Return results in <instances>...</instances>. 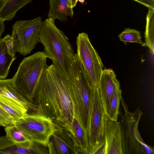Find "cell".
Returning <instances> with one entry per match:
<instances>
[{
  "label": "cell",
  "mask_w": 154,
  "mask_h": 154,
  "mask_svg": "<svg viewBox=\"0 0 154 154\" xmlns=\"http://www.w3.org/2000/svg\"><path fill=\"white\" fill-rule=\"evenodd\" d=\"M66 78L52 64L48 66L40 79L34 101L37 112L64 128L71 125L75 117Z\"/></svg>",
  "instance_id": "1"
},
{
  "label": "cell",
  "mask_w": 154,
  "mask_h": 154,
  "mask_svg": "<svg viewBox=\"0 0 154 154\" xmlns=\"http://www.w3.org/2000/svg\"><path fill=\"white\" fill-rule=\"evenodd\" d=\"M55 20L48 17L43 22L39 42L48 58L67 78L76 56L68 38L56 26Z\"/></svg>",
  "instance_id": "2"
},
{
  "label": "cell",
  "mask_w": 154,
  "mask_h": 154,
  "mask_svg": "<svg viewBox=\"0 0 154 154\" xmlns=\"http://www.w3.org/2000/svg\"><path fill=\"white\" fill-rule=\"evenodd\" d=\"M66 79L73 102L75 117L87 132L92 109L94 88L91 86L76 54Z\"/></svg>",
  "instance_id": "3"
},
{
  "label": "cell",
  "mask_w": 154,
  "mask_h": 154,
  "mask_svg": "<svg viewBox=\"0 0 154 154\" xmlns=\"http://www.w3.org/2000/svg\"><path fill=\"white\" fill-rule=\"evenodd\" d=\"M47 58L44 51H38L24 58L11 79L14 87L18 93L34 104L40 79L48 66Z\"/></svg>",
  "instance_id": "4"
},
{
  "label": "cell",
  "mask_w": 154,
  "mask_h": 154,
  "mask_svg": "<svg viewBox=\"0 0 154 154\" xmlns=\"http://www.w3.org/2000/svg\"><path fill=\"white\" fill-rule=\"evenodd\" d=\"M121 101L124 114L119 122L122 154H154L153 148L143 140L138 124L143 113L139 109L130 112L122 97Z\"/></svg>",
  "instance_id": "5"
},
{
  "label": "cell",
  "mask_w": 154,
  "mask_h": 154,
  "mask_svg": "<svg viewBox=\"0 0 154 154\" xmlns=\"http://www.w3.org/2000/svg\"><path fill=\"white\" fill-rule=\"evenodd\" d=\"M14 125L28 139L47 147L55 129L52 119L38 112H29L25 118L15 122Z\"/></svg>",
  "instance_id": "6"
},
{
  "label": "cell",
  "mask_w": 154,
  "mask_h": 154,
  "mask_svg": "<svg viewBox=\"0 0 154 154\" xmlns=\"http://www.w3.org/2000/svg\"><path fill=\"white\" fill-rule=\"evenodd\" d=\"M77 56L80 60L92 87H97L103 64L85 32L76 38Z\"/></svg>",
  "instance_id": "7"
},
{
  "label": "cell",
  "mask_w": 154,
  "mask_h": 154,
  "mask_svg": "<svg viewBox=\"0 0 154 154\" xmlns=\"http://www.w3.org/2000/svg\"><path fill=\"white\" fill-rule=\"evenodd\" d=\"M43 22L39 17L30 20L17 21L13 24L12 31L17 35L20 41L17 52L24 56L31 53L39 42Z\"/></svg>",
  "instance_id": "8"
},
{
  "label": "cell",
  "mask_w": 154,
  "mask_h": 154,
  "mask_svg": "<svg viewBox=\"0 0 154 154\" xmlns=\"http://www.w3.org/2000/svg\"><path fill=\"white\" fill-rule=\"evenodd\" d=\"M103 110L97 87L94 88V96L87 135L90 150L105 139L104 118Z\"/></svg>",
  "instance_id": "9"
},
{
  "label": "cell",
  "mask_w": 154,
  "mask_h": 154,
  "mask_svg": "<svg viewBox=\"0 0 154 154\" xmlns=\"http://www.w3.org/2000/svg\"><path fill=\"white\" fill-rule=\"evenodd\" d=\"M45 152L43 145L30 140L17 143L5 136L0 137V154H44Z\"/></svg>",
  "instance_id": "10"
},
{
  "label": "cell",
  "mask_w": 154,
  "mask_h": 154,
  "mask_svg": "<svg viewBox=\"0 0 154 154\" xmlns=\"http://www.w3.org/2000/svg\"><path fill=\"white\" fill-rule=\"evenodd\" d=\"M55 129L48 145L49 154H74V145L69 133L55 123Z\"/></svg>",
  "instance_id": "11"
},
{
  "label": "cell",
  "mask_w": 154,
  "mask_h": 154,
  "mask_svg": "<svg viewBox=\"0 0 154 154\" xmlns=\"http://www.w3.org/2000/svg\"><path fill=\"white\" fill-rule=\"evenodd\" d=\"M116 75L111 69L105 68L100 75L98 86L101 103L107 116L114 90V81Z\"/></svg>",
  "instance_id": "12"
},
{
  "label": "cell",
  "mask_w": 154,
  "mask_h": 154,
  "mask_svg": "<svg viewBox=\"0 0 154 154\" xmlns=\"http://www.w3.org/2000/svg\"><path fill=\"white\" fill-rule=\"evenodd\" d=\"M104 136L106 154H122L119 122L109 119L105 115Z\"/></svg>",
  "instance_id": "13"
},
{
  "label": "cell",
  "mask_w": 154,
  "mask_h": 154,
  "mask_svg": "<svg viewBox=\"0 0 154 154\" xmlns=\"http://www.w3.org/2000/svg\"><path fill=\"white\" fill-rule=\"evenodd\" d=\"M69 133L75 149L80 148L89 154V145L87 133L82 127L78 119L74 117L71 125L65 128Z\"/></svg>",
  "instance_id": "14"
},
{
  "label": "cell",
  "mask_w": 154,
  "mask_h": 154,
  "mask_svg": "<svg viewBox=\"0 0 154 154\" xmlns=\"http://www.w3.org/2000/svg\"><path fill=\"white\" fill-rule=\"evenodd\" d=\"M0 94L13 99L27 109L29 112H37L36 106L21 95L14 87L11 79H0Z\"/></svg>",
  "instance_id": "15"
},
{
  "label": "cell",
  "mask_w": 154,
  "mask_h": 154,
  "mask_svg": "<svg viewBox=\"0 0 154 154\" xmlns=\"http://www.w3.org/2000/svg\"><path fill=\"white\" fill-rule=\"evenodd\" d=\"M49 3L48 17L64 22L66 21L67 17H73V8L71 7L69 0H49Z\"/></svg>",
  "instance_id": "16"
},
{
  "label": "cell",
  "mask_w": 154,
  "mask_h": 154,
  "mask_svg": "<svg viewBox=\"0 0 154 154\" xmlns=\"http://www.w3.org/2000/svg\"><path fill=\"white\" fill-rule=\"evenodd\" d=\"M0 106L11 117L14 123L25 118L29 112L16 100L0 94Z\"/></svg>",
  "instance_id": "17"
},
{
  "label": "cell",
  "mask_w": 154,
  "mask_h": 154,
  "mask_svg": "<svg viewBox=\"0 0 154 154\" xmlns=\"http://www.w3.org/2000/svg\"><path fill=\"white\" fill-rule=\"evenodd\" d=\"M33 0H2L0 2V19L10 21L17 11Z\"/></svg>",
  "instance_id": "18"
},
{
  "label": "cell",
  "mask_w": 154,
  "mask_h": 154,
  "mask_svg": "<svg viewBox=\"0 0 154 154\" xmlns=\"http://www.w3.org/2000/svg\"><path fill=\"white\" fill-rule=\"evenodd\" d=\"M5 37L0 40V79H5L9 74L10 67L16 58L8 52Z\"/></svg>",
  "instance_id": "19"
},
{
  "label": "cell",
  "mask_w": 154,
  "mask_h": 154,
  "mask_svg": "<svg viewBox=\"0 0 154 154\" xmlns=\"http://www.w3.org/2000/svg\"><path fill=\"white\" fill-rule=\"evenodd\" d=\"M114 90L110 105L109 115L107 117L113 121H117L119 113V107L122 98V90L119 81L115 79Z\"/></svg>",
  "instance_id": "20"
},
{
  "label": "cell",
  "mask_w": 154,
  "mask_h": 154,
  "mask_svg": "<svg viewBox=\"0 0 154 154\" xmlns=\"http://www.w3.org/2000/svg\"><path fill=\"white\" fill-rule=\"evenodd\" d=\"M145 46L148 47L152 55L154 52V9H149L146 15L145 33Z\"/></svg>",
  "instance_id": "21"
},
{
  "label": "cell",
  "mask_w": 154,
  "mask_h": 154,
  "mask_svg": "<svg viewBox=\"0 0 154 154\" xmlns=\"http://www.w3.org/2000/svg\"><path fill=\"white\" fill-rule=\"evenodd\" d=\"M141 32L135 29L129 28H125L118 37L120 40L126 45L127 42L136 43L141 45L142 46H145V44L141 40Z\"/></svg>",
  "instance_id": "22"
},
{
  "label": "cell",
  "mask_w": 154,
  "mask_h": 154,
  "mask_svg": "<svg viewBox=\"0 0 154 154\" xmlns=\"http://www.w3.org/2000/svg\"><path fill=\"white\" fill-rule=\"evenodd\" d=\"M6 137L8 139L15 143H21L29 139L14 124L5 127Z\"/></svg>",
  "instance_id": "23"
},
{
  "label": "cell",
  "mask_w": 154,
  "mask_h": 154,
  "mask_svg": "<svg viewBox=\"0 0 154 154\" xmlns=\"http://www.w3.org/2000/svg\"><path fill=\"white\" fill-rule=\"evenodd\" d=\"M5 41L8 53L13 57H15L20 47V41L17 35L12 31L11 36L7 34L5 36Z\"/></svg>",
  "instance_id": "24"
},
{
  "label": "cell",
  "mask_w": 154,
  "mask_h": 154,
  "mask_svg": "<svg viewBox=\"0 0 154 154\" xmlns=\"http://www.w3.org/2000/svg\"><path fill=\"white\" fill-rule=\"evenodd\" d=\"M14 122L10 116L0 106V126L14 124Z\"/></svg>",
  "instance_id": "25"
},
{
  "label": "cell",
  "mask_w": 154,
  "mask_h": 154,
  "mask_svg": "<svg viewBox=\"0 0 154 154\" xmlns=\"http://www.w3.org/2000/svg\"><path fill=\"white\" fill-rule=\"evenodd\" d=\"M106 143L104 139L90 150L89 154H106Z\"/></svg>",
  "instance_id": "26"
},
{
  "label": "cell",
  "mask_w": 154,
  "mask_h": 154,
  "mask_svg": "<svg viewBox=\"0 0 154 154\" xmlns=\"http://www.w3.org/2000/svg\"><path fill=\"white\" fill-rule=\"evenodd\" d=\"M146 7L148 9H154V0H133Z\"/></svg>",
  "instance_id": "27"
},
{
  "label": "cell",
  "mask_w": 154,
  "mask_h": 154,
  "mask_svg": "<svg viewBox=\"0 0 154 154\" xmlns=\"http://www.w3.org/2000/svg\"><path fill=\"white\" fill-rule=\"evenodd\" d=\"M4 21L0 19V40L2 35L5 31V25Z\"/></svg>",
  "instance_id": "28"
},
{
  "label": "cell",
  "mask_w": 154,
  "mask_h": 154,
  "mask_svg": "<svg viewBox=\"0 0 154 154\" xmlns=\"http://www.w3.org/2000/svg\"><path fill=\"white\" fill-rule=\"evenodd\" d=\"M78 1V0H71L70 4L71 7L73 8L75 6Z\"/></svg>",
  "instance_id": "29"
},
{
  "label": "cell",
  "mask_w": 154,
  "mask_h": 154,
  "mask_svg": "<svg viewBox=\"0 0 154 154\" xmlns=\"http://www.w3.org/2000/svg\"><path fill=\"white\" fill-rule=\"evenodd\" d=\"M71 0H69V4H70V2Z\"/></svg>",
  "instance_id": "30"
},
{
  "label": "cell",
  "mask_w": 154,
  "mask_h": 154,
  "mask_svg": "<svg viewBox=\"0 0 154 154\" xmlns=\"http://www.w3.org/2000/svg\"><path fill=\"white\" fill-rule=\"evenodd\" d=\"M2 0H0V2L2 1Z\"/></svg>",
  "instance_id": "31"
}]
</instances>
